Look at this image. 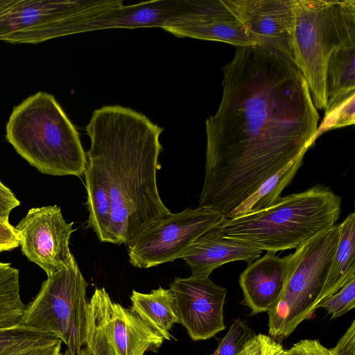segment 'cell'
I'll list each match as a JSON object with an SVG mask.
<instances>
[{
	"label": "cell",
	"instance_id": "obj_24",
	"mask_svg": "<svg viewBox=\"0 0 355 355\" xmlns=\"http://www.w3.org/2000/svg\"><path fill=\"white\" fill-rule=\"evenodd\" d=\"M59 340L54 334L21 324L0 328V355H12L21 350Z\"/></svg>",
	"mask_w": 355,
	"mask_h": 355
},
{
	"label": "cell",
	"instance_id": "obj_14",
	"mask_svg": "<svg viewBox=\"0 0 355 355\" xmlns=\"http://www.w3.org/2000/svg\"><path fill=\"white\" fill-rule=\"evenodd\" d=\"M162 29L180 37L220 41L236 47L254 46L232 0H196L189 13L172 20Z\"/></svg>",
	"mask_w": 355,
	"mask_h": 355
},
{
	"label": "cell",
	"instance_id": "obj_12",
	"mask_svg": "<svg viewBox=\"0 0 355 355\" xmlns=\"http://www.w3.org/2000/svg\"><path fill=\"white\" fill-rule=\"evenodd\" d=\"M88 314L101 329L114 355L157 352L164 338L130 309L113 302L105 288H96Z\"/></svg>",
	"mask_w": 355,
	"mask_h": 355
},
{
	"label": "cell",
	"instance_id": "obj_7",
	"mask_svg": "<svg viewBox=\"0 0 355 355\" xmlns=\"http://www.w3.org/2000/svg\"><path fill=\"white\" fill-rule=\"evenodd\" d=\"M122 0H0V41L38 44L80 33Z\"/></svg>",
	"mask_w": 355,
	"mask_h": 355
},
{
	"label": "cell",
	"instance_id": "obj_26",
	"mask_svg": "<svg viewBox=\"0 0 355 355\" xmlns=\"http://www.w3.org/2000/svg\"><path fill=\"white\" fill-rule=\"evenodd\" d=\"M355 307V277L349 279L338 291L329 295L317 305L331 315V319L342 316Z\"/></svg>",
	"mask_w": 355,
	"mask_h": 355
},
{
	"label": "cell",
	"instance_id": "obj_8",
	"mask_svg": "<svg viewBox=\"0 0 355 355\" xmlns=\"http://www.w3.org/2000/svg\"><path fill=\"white\" fill-rule=\"evenodd\" d=\"M87 285L78 264L48 276L19 324L54 334L66 355H80L88 334Z\"/></svg>",
	"mask_w": 355,
	"mask_h": 355
},
{
	"label": "cell",
	"instance_id": "obj_29",
	"mask_svg": "<svg viewBox=\"0 0 355 355\" xmlns=\"http://www.w3.org/2000/svg\"><path fill=\"white\" fill-rule=\"evenodd\" d=\"M282 345L269 335L257 334L244 349V355H286Z\"/></svg>",
	"mask_w": 355,
	"mask_h": 355
},
{
	"label": "cell",
	"instance_id": "obj_27",
	"mask_svg": "<svg viewBox=\"0 0 355 355\" xmlns=\"http://www.w3.org/2000/svg\"><path fill=\"white\" fill-rule=\"evenodd\" d=\"M355 122V96L351 97L327 115L318 127L317 137L324 132L352 125Z\"/></svg>",
	"mask_w": 355,
	"mask_h": 355
},
{
	"label": "cell",
	"instance_id": "obj_18",
	"mask_svg": "<svg viewBox=\"0 0 355 355\" xmlns=\"http://www.w3.org/2000/svg\"><path fill=\"white\" fill-rule=\"evenodd\" d=\"M324 115L355 96V42L335 49L331 54L326 71Z\"/></svg>",
	"mask_w": 355,
	"mask_h": 355
},
{
	"label": "cell",
	"instance_id": "obj_10",
	"mask_svg": "<svg viewBox=\"0 0 355 355\" xmlns=\"http://www.w3.org/2000/svg\"><path fill=\"white\" fill-rule=\"evenodd\" d=\"M73 225L53 205L30 209L15 228L22 253L48 277L77 264L69 249Z\"/></svg>",
	"mask_w": 355,
	"mask_h": 355
},
{
	"label": "cell",
	"instance_id": "obj_33",
	"mask_svg": "<svg viewBox=\"0 0 355 355\" xmlns=\"http://www.w3.org/2000/svg\"><path fill=\"white\" fill-rule=\"evenodd\" d=\"M19 205L12 191L0 180V218L8 220L10 212Z\"/></svg>",
	"mask_w": 355,
	"mask_h": 355
},
{
	"label": "cell",
	"instance_id": "obj_5",
	"mask_svg": "<svg viewBox=\"0 0 355 355\" xmlns=\"http://www.w3.org/2000/svg\"><path fill=\"white\" fill-rule=\"evenodd\" d=\"M355 42V1L297 0L294 51L316 109H325L326 71L338 47Z\"/></svg>",
	"mask_w": 355,
	"mask_h": 355
},
{
	"label": "cell",
	"instance_id": "obj_19",
	"mask_svg": "<svg viewBox=\"0 0 355 355\" xmlns=\"http://www.w3.org/2000/svg\"><path fill=\"white\" fill-rule=\"evenodd\" d=\"M130 309L157 331L164 340L171 338V330L178 323L172 291L162 287L143 293L135 290L130 296Z\"/></svg>",
	"mask_w": 355,
	"mask_h": 355
},
{
	"label": "cell",
	"instance_id": "obj_16",
	"mask_svg": "<svg viewBox=\"0 0 355 355\" xmlns=\"http://www.w3.org/2000/svg\"><path fill=\"white\" fill-rule=\"evenodd\" d=\"M196 0H157L121 6L86 23L81 33L107 28H162L189 13Z\"/></svg>",
	"mask_w": 355,
	"mask_h": 355
},
{
	"label": "cell",
	"instance_id": "obj_3",
	"mask_svg": "<svg viewBox=\"0 0 355 355\" xmlns=\"http://www.w3.org/2000/svg\"><path fill=\"white\" fill-rule=\"evenodd\" d=\"M340 211V197L317 185L280 197L264 209L225 218L213 229L224 237L275 254L296 249L331 228Z\"/></svg>",
	"mask_w": 355,
	"mask_h": 355
},
{
	"label": "cell",
	"instance_id": "obj_13",
	"mask_svg": "<svg viewBox=\"0 0 355 355\" xmlns=\"http://www.w3.org/2000/svg\"><path fill=\"white\" fill-rule=\"evenodd\" d=\"M178 323L193 341L206 340L225 329L223 309L227 291L209 277H176L171 282Z\"/></svg>",
	"mask_w": 355,
	"mask_h": 355
},
{
	"label": "cell",
	"instance_id": "obj_22",
	"mask_svg": "<svg viewBox=\"0 0 355 355\" xmlns=\"http://www.w3.org/2000/svg\"><path fill=\"white\" fill-rule=\"evenodd\" d=\"M304 157L298 158L264 182L239 206L229 218L264 209L277 201L300 168Z\"/></svg>",
	"mask_w": 355,
	"mask_h": 355
},
{
	"label": "cell",
	"instance_id": "obj_11",
	"mask_svg": "<svg viewBox=\"0 0 355 355\" xmlns=\"http://www.w3.org/2000/svg\"><path fill=\"white\" fill-rule=\"evenodd\" d=\"M232 1L254 46L296 67L294 29L297 0Z\"/></svg>",
	"mask_w": 355,
	"mask_h": 355
},
{
	"label": "cell",
	"instance_id": "obj_9",
	"mask_svg": "<svg viewBox=\"0 0 355 355\" xmlns=\"http://www.w3.org/2000/svg\"><path fill=\"white\" fill-rule=\"evenodd\" d=\"M223 219L219 212L200 207L171 214L149 225L127 247L129 261L148 268L181 259L198 238Z\"/></svg>",
	"mask_w": 355,
	"mask_h": 355
},
{
	"label": "cell",
	"instance_id": "obj_2",
	"mask_svg": "<svg viewBox=\"0 0 355 355\" xmlns=\"http://www.w3.org/2000/svg\"><path fill=\"white\" fill-rule=\"evenodd\" d=\"M163 130L144 114L120 105L95 110L86 126L90 148L85 170L110 195L112 243L128 247L146 227L172 214L157 184Z\"/></svg>",
	"mask_w": 355,
	"mask_h": 355
},
{
	"label": "cell",
	"instance_id": "obj_25",
	"mask_svg": "<svg viewBox=\"0 0 355 355\" xmlns=\"http://www.w3.org/2000/svg\"><path fill=\"white\" fill-rule=\"evenodd\" d=\"M255 332L241 318H236L227 333L218 338L216 350L205 355H239L256 336Z\"/></svg>",
	"mask_w": 355,
	"mask_h": 355
},
{
	"label": "cell",
	"instance_id": "obj_23",
	"mask_svg": "<svg viewBox=\"0 0 355 355\" xmlns=\"http://www.w3.org/2000/svg\"><path fill=\"white\" fill-rule=\"evenodd\" d=\"M26 306L20 295L18 269L0 261V328L19 324Z\"/></svg>",
	"mask_w": 355,
	"mask_h": 355
},
{
	"label": "cell",
	"instance_id": "obj_17",
	"mask_svg": "<svg viewBox=\"0 0 355 355\" xmlns=\"http://www.w3.org/2000/svg\"><path fill=\"white\" fill-rule=\"evenodd\" d=\"M262 252L243 241L224 237L212 228L198 238L181 259L189 266L191 277H209L215 269L232 261L252 263Z\"/></svg>",
	"mask_w": 355,
	"mask_h": 355
},
{
	"label": "cell",
	"instance_id": "obj_35",
	"mask_svg": "<svg viewBox=\"0 0 355 355\" xmlns=\"http://www.w3.org/2000/svg\"><path fill=\"white\" fill-rule=\"evenodd\" d=\"M239 355H244V350Z\"/></svg>",
	"mask_w": 355,
	"mask_h": 355
},
{
	"label": "cell",
	"instance_id": "obj_21",
	"mask_svg": "<svg viewBox=\"0 0 355 355\" xmlns=\"http://www.w3.org/2000/svg\"><path fill=\"white\" fill-rule=\"evenodd\" d=\"M88 227H92L101 242L112 243V208L107 189L90 171L85 170Z\"/></svg>",
	"mask_w": 355,
	"mask_h": 355
},
{
	"label": "cell",
	"instance_id": "obj_28",
	"mask_svg": "<svg viewBox=\"0 0 355 355\" xmlns=\"http://www.w3.org/2000/svg\"><path fill=\"white\" fill-rule=\"evenodd\" d=\"M80 355H114L102 331L90 319L89 314L87 342Z\"/></svg>",
	"mask_w": 355,
	"mask_h": 355
},
{
	"label": "cell",
	"instance_id": "obj_1",
	"mask_svg": "<svg viewBox=\"0 0 355 355\" xmlns=\"http://www.w3.org/2000/svg\"><path fill=\"white\" fill-rule=\"evenodd\" d=\"M222 71L220 103L205 122L198 207L227 218L268 178L304 157L318 138L319 115L302 73L258 46H237Z\"/></svg>",
	"mask_w": 355,
	"mask_h": 355
},
{
	"label": "cell",
	"instance_id": "obj_6",
	"mask_svg": "<svg viewBox=\"0 0 355 355\" xmlns=\"http://www.w3.org/2000/svg\"><path fill=\"white\" fill-rule=\"evenodd\" d=\"M339 224L295 249L282 295L268 314V334L281 343L311 318L326 282L339 241Z\"/></svg>",
	"mask_w": 355,
	"mask_h": 355
},
{
	"label": "cell",
	"instance_id": "obj_30",
	"mask_svg": "<svg viewBox=\"0 0 355 355\" xmlns=\"http://www.w3.org/2000/svg\"><path fill=\"white\" fill-rule=\"evenodd\" d=\"M286 355H331L318 339H303L286 350Z\"/></svg>",
	"mask_w": 355,
	"mask_h": 355
},
{
	"label": "cell",
	"instance_id": "obj_34",
	"mask_svg": "<svg viewBox=\"0 0 355 355\" xmlns=\"http://www.w3.org/2000/svg\"><path fill=\"white\" fill-rule=\"evenodd\" d=\"M62 340L21 350L12 355H66L61 352Z\"/></svg>",
	"mask_w": 355,
	"mask_h": 355
},
{
	"label": "cell",
	"instance_id": "obj_20",
	"mask_svg": "<svg viewBox=\"0 0 355 355\" xmlns=\"http://www.w3.org/2000/svg\"><path fill=\"white\" fill-rule=\"evenodd\" d=\"M339 241L319 302L338 291L355 277V214L339 224Z\"/></svg>",
	"mask_w": 355,
	"mask_h": 355
},
{
	"label": "cell",
	"instance_id": "obj_31",
	"mask_svg": "<svg viewBox=\"0 0 355 355\" xmlns=\"http://www.w3.org/2000/svg\"><path fill=\"white\" fill-rule=\"evenodd\" d=\"M329 349L331 355H355V320L336 345Z\"/></svg>",
	"mask_w": 355,
	"mask_h": 355
},
{
	"label": "cell",
	"instance_id": "obj_4",
	"mask_svg": "<svg viewBox=\"0 0 355 355\" xmlns=\"http://www.w3.org/2000/svg\"><path fill=\"white\" fill-rule=\"evenodd\" d=\"M6 131L16 152L40 173L84 174L87 161L79 134L52 94L38 92L14 107Z\"/></svg>",
	"mask_w": 355,
	"mask_h": 355
},
{
	"label": "cell",
	"instance_id": "obj_15",
	"mask_svg": "<svg viewBox=\"0 0 355 355\" xmlns=\"http://www.w3.org/2000/svg\"><path fill=\"white\" fill-rule=\"evenodd\" d=\"M292 261V254L279 257L267 252L241 273V304L250 309L251 316L268 313L276 306L285 288Z\"/></svg>",
	"mask_w": 355,
	"mask_h": 355
},
{
	"label": "cell",
	"instance_id": "obj_32",
	"mask_svg": "<svg viewBox=\"0 0 355 355\" xmlns=\"http://www.w3.org/2000/svg\"><path fill=\"white\" fill-rule=\"evenodd\" d=\"M19 246L15 227L8 220L0 218V252L12 250Z\"/></svg>",
	"mask_w": 355,
	"mask_h": 355
}]
</instances>
